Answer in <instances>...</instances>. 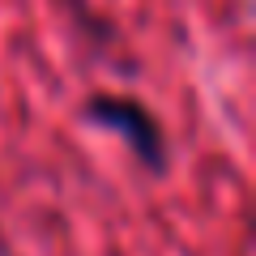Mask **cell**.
<instances>
[{
	"instance_id": "6da1fadb",
	"label": "cell",
	"mask_w": 256,
	"mask_h": 256,
	"mask_svg": "<svg viewBox=\"0 0 256 256\" xmlns=\"http://www.w3.org/2000/svg\"><path fill=\"white\" fill-rule=\"evenodd\" d=\"M86 120L116 137L128 141V150L137 154V162L146 171H162L166 166V137H162V124L150 116L146 102L137 98H124V94H94L86 102Z\"/></svg>"
},
{
	"instance_id": "7a4b0ae2",
	"label": "cell",
	"mask_w": 256,
	"mask_h": 256,
	"mask_svg": "<svg viewBox=\"0 0 256 256\" xmlns=\"http://www.w3.org/2000/svg\"><path fill=\"white\" fill-rule=\"evenodd\" d=\"M0 256H4V239H0Z\"/></svg>"
}]
</instances>
